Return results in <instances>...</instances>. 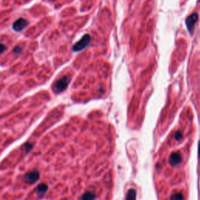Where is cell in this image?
<instances>
[{
    "instance_id": "1",
    "label": "cell",
    "mask_w": 200,
    "mask_h": 200,
    "mask_svg": "<svg viewBox=\"0 0 200 200\" xmlns=\"http://www.w3.org/2000/svg\"><path fill=\"white\" fill-rule=\"evenodd\" d=\"M91 42V36L89 35H85L80 39L79 41L73 45V50L74 52H79L85 49Z\"/></svg>"
},
{
    "instance_id": "2",
    "label": "cell",
    "mask_w": 200,
    "mask_h": 200,
    "mask_svg": "<svg viewBox=\"0 0 200 200\" xmlns=\"http://www.w3.org/2000/svg\"><path fill=\"white\" fill-rule=\"evenodd\" d=\"M70 80H71V78H70V75H67V76H64L59 79L55 84V88L57 92H63L65 89H67V88L68 87V84H70Z\"/></svg>"
},
{
    "instance_id": "3",
    "label": "cell",
    "mask_w": 200,
    "mask_h": 200,
    "mask_svg": "<svg viewBox=\"0 0 200 200\" xmlns=\"http://www.w3.org/2000/svg\"><path fill=\"white\" fill-rule=\"evenodd\" d=\"M198 19H199V16H198V14H196V13H194V14H192V15H190L189 17H187L185 23H186L187 28H188L190 34H192L193 31H194L195 25H196Z\"/></svg>"
},
{
    "instance_id": "4",
    "label": "cell",
    "mask_w": 200,
    "mask_h": 200,
    "mask_svg": "<svg viewBox=\"0 0 200 200\" xmlns=\"http://www.w3.org/2000/svg\"><path fill=\"white\" fill-rule=\"evenodd\" d=\"M38 179H39V172L37 170H32L31 172L27 173L24 177V181L30 185L35 184V182L38 181Z\"/></svg>"
},
{
    "instance_id": "5",
    "label": "cell",
    "mask_w": 200,
    "mask_h": 200,
    "mask_svg": "<svg viewBox=\"0 0 200 200\" xmlns=\"http://www.w3.org/2000/svg\"><path fill=\"white\" fill-rule=\"evenodd\" d=\"M28 26V21L24 18L17 19L13 24V28L16 31H21Z\"/></svg>"
},
{
    "instance_id": "6",
    "label": "cell",
    "mask_w": 200,
    "mask_h": 200,
    "mask_svg": "<svg viewBox=\"0 0 200 200\" xmlns=\"http://www.w3.org/2000/svg\"><path fill=\"white\" fill-rule=\"evenodd\" d=\"M48 188H49V187H48L46 184H40V185L37 186L36 189H35V192L38 196H43L48 191Z\"/></svg>"
},
{
    "instance_id": "7",
    "label": "cell",
    "mask_w": 200,
    "mask_h": 200,
    "mask_svg": "<svg viewBox=\"0 0 200 200\" xmlns=\"http://www.w3.org/2000/svg\"><path fill=\"white\" fill-rule=\"evenodd\" d=\"M33 148V144L31 143H26L24 145V150L27 152V153H29Z\"/></svg>"
},
{
    "instance_id": "8",
    "label": "cell",
    "mask_w": 200,
    "mask_h": 200,
    "mask_svg": "<svg viewBox=\"0 0 200 200\" xmlns=\"http://www.w3.org/2000/svg\"><path fill=\"white\" fill-rule=\"evenodd\" d=\"M14 53H19V54L21 53V52H22L21 48L19 47V46H17V47H16L15 49H14Z\"/></svg>"
},
{
    "instance_id": "9",
    "label": "cell",
    "mask_w": 200,
    "mask_h": 200,
    "mask_svg": "<svg viewBox=\"0 0 200 200\" xmlns=\"http://www.w3.org/2000/svg\"><path fill=\"white\" fill-rule=\"evenodd\" d=\"M6 49V46L3 44H2V43H0V53H3V52H4Z\"/></svg>"
}]
</instances>
